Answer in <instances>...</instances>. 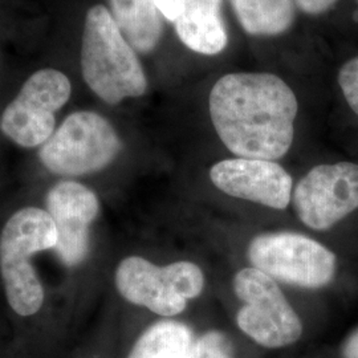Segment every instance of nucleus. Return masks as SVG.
I'll use <instances>...</instances> for the list:
<instances>
[{
  "label": "nucleus",
  "instance_id": "f03ea898",
  "mask_svg": "<svg viewBox=\"0 0 358 358\" xmlns=\"http://www.w3.org/2000/svg\"><path fill=\"white\" fill-rule=\"evenodd\" d=\"M81 71L90 90L109 105L141 97L148 90L137 53L101 4L92 7L85 17Z\"/></svg>",
  "mask_w": 358,
  "mask_h": 358
},
{
  "label": "nucleus",
  "instance_id": "39448f33",
  "mask_svg": "<svg viewBox=\"0 0 358 358\" xmlns=\"http://www.w3.org/2000/svg\"><path fill=\"white\" fill-rule=\"evenodd\" d=\"M121 149L122 142L106 118L80 110L68 115L40 146L38 158L53 174L81 177L109 166Z\"/></svg>",
  "mask_w": 358,
  "mask_h": 358
},
{
  "label": "nucleus",
  "instance_id": "7ed1b4c3",
  "mask_svg": "<svg viewBox=\"0 0 358 358\" xmlns=\"http://www.w3.org/2000/svg\"><path fill=\"white\" fill-rule=\"evenodd\" d=\"M57 230L47 210L24 207L7 220L0 234V275L13 312L28 317L44 304V288L31 259L55 250Z\"/></svg>",
  "mask_w": 358,
  "mask_h": 358
},
{
  "label": "nucleus",
  "instance_id": "0eeeda50",
  "mask_svg": "<svg viewBox=\"0 0 358 358\" xmlns=\"http://www.w3.org/2000/svg\"><path fill=\"white\" fill-rule=\"evenodd\" d=\"M252 267L272 279L317 289L332 282L337 257L320 242L297 232H268L255 236L247 250Z\"/></svg>",
  "mask_w": 358,
  "mask_h": 358
},
{
  "label": "nucleus",
  "instance_id": "9d476101",
  "mask_svg": "<svg viewBox=\"0 0 358 358\" xmlns=\"http://www.w3.org/2000/svg\"><path fill=\"white\" fill-rule=\"evenodd\" d=\"M45 202L57 230L56 254L66 267L80 266L90 254V226L100 214L96 192L75 180H63L48 192Z\"/></svg>",
  "mask_w": 358,
  "mask_h": 358
},
{
  "label": "nucleus",
  "instance_id": "6ab92c4d",
  "mask_svg": "<svg viewBox=\"0 0 358 358\" xmlns=\"http://www.w3.org/2000/svg\"><path fill=\"white\" fill-rule=\"evenodd\" d=\"M338 0H294V4L308 15H320L331 10Z\"/></svg>",
  "mask_w": 358,
  "mask_h": 358
},
{
  "label": "nucleus",
  "instance_id": "4468645a",
  "mask_svg": "<svg viewBox=\"0 0 358 358\" xmlns=\"http://www.w3.org/2000/svg\"><path fill=\"white\" fill-rule=\"evenodd\" d=\"M241 26L252 36H278L294 20V0H230Z\"/></svg>",
  "mask_w": 358,
  "mask_h": 358
},
{
  "label": "nucleus",
  "instance_id": "423d86ee",
  "mask_svg": "<svg viewBox=\"0 0 358 358\" xmlns=\"http://www.w3.org/2000/svg\"><path fill=\"white\" fill-rule=\"evenodd\" d=\"M234 291L243 303L236 324L256 344L280 349L300 340L303 322L275 279L255 267L241 269Z\"/></svg>",
  "mask_w": 358,
  "mask_h": 358
},
{
  "label": "nucleus",
  "instance_id": "dca6fc26",
  "mask_svg": "<svg viewBox=\"0 0 358 358\" xmlns=\"http://www.w3.org/2000/svg\"><path fill=\"white\" fill-rule=\"evenodd\" d=\"M185 358H235V352L224 333L208 331L194 338Z\"/></svg>",
  "mask_w": 358,
  "mask_h": 358
},
{
  "label": "nucleus",
  "instance_id": "6e6552de",
  "mask_svg": "<svg viewBox=\"0 0 358 358\" xmlns=\"http://www.w3.org/2000/svg\"><path fill=\"white\" fill-rule=\"evenodd\" d=\"M71 92V81L63 72H35L4 109L0 118L1 131L22 148L44 145L55 133V115L68 103Z\"/></svg>",
  "mask_w": 358,
  "mask_h": 358
},
{
  "label": "nucleus",
  "instance_id": "1a4fd4ad",
  "mask_svg": "<svg viewBox=\"0 0 358 358\" xmlns=\"http://www.w3.org/2000/svg\"><path fill=\"white\" fill-rule=\"evenodd\" d=\"M292 199L297 217L309 229H332L358 208L357 164L313 167L296 185Z\"/></svg>",
  "mask_w": 358,
  "mask_h": 358
},
{
  "label": "nucleus",
  "instance_id": "f8f14e48",
  "mask_svg": "<svg viewBox=\"0 0 358 358\" xmlns=\"http://www.w3.org/2000/svg\"><path fill=\"white\" fill-rule=\"evenodd\" d=\"M223 0H185L174 23L180 41L192 51L213 56L227 47V29L222 17Z\"/></svg>",
  "mask_w": 358,
  "mask_h": 358
},
{
  "label": "nucleus",
  "instance_id": "2eb2a0df",
  "mask_svg": "<svg viewBox=\"0 0 358 358\" xmlns=\"http://www.w3.org/2000/svg\"><path fill=\"white\" fill-rule=\"evenodd\" d=\"M192 341V331L185 322L158 321L142 333L128 358H185Z\"/></svg>",
  "mask_w": 358,
  "mask_h": 358
},
{
  "label": "nucleus",
  "instance_id": "f3484780",
  "mask_svg": "<svg viewBox=\"0 0 358 358\" xmlns=\"http://www.w3.org/2000/svg\"><path fill=\"white\" fill-rule=\"evenodd\" d=\"M338 84L344 93L346 103L358 115V57H355L341 66Z\"/></svg>",
  "mask_w": 358,
  "mask_h": 358
},
{
  "label": "nucleus",
  "instance_id": "ddd939ff",
  "mask_svg": "<svg viewBox=\"0 0 358 358\" xmlns=\"http://www.w3.org/2000/svg\"><path fill=\"white\" fill-rule=\"evenodd\" d=\"M109 13L131 48L150 53L164 34L161 13L153 0H108Z\"/></svg>",
  "mask_w": 358,
  "mask_h": 358
},
{
  "label": "nucleus",
  "instance_id": "f257e3e1",
  "mask_svg": "<svg viewBox=\"0 0 358 358\" xmlns=\"http://www.w3.org/2000/svg\"><path fill=\"white\" fill-rule=\"evenodd\" d=\"M210 117L217 137L242 158L275 161L289 152L299 103L272 73H230L214 84Z\"/></svg>",
  "mask_w": 358,
  "mask_h": 358
},
{
  "label": "nucleus",
  "instance_id": "a211bd4d",
  "mask_svg": "<svg viewBox=\"0 0 358 358\" xmlns=\"http://www.w3.org/2000/svg\"><path fill=\"white\" fill-rule=\"evenodd\" d=\"M157 10L169 20L176 23L185 7V0H153Z\"/></svg>",
  "mask_w": 358,
  "mask_h": 358
},
{
  "label": "nucleus",
  "instance_id": "20e7f679",
  "mask_svg": "<svg viewBox=\"0 0 358 358\" xmlns=\"http://www.w3.org/2000/svg\"><path fill=\"white\" fill-rule=\"evenodd\" d=\"M115 287L127 301L162 317L182 313L205 288L203 271L192 262L155 266L141 256L125 257L115 269Z\"/></svg>",
  "mask_w": 358,
  "mask_h": 358
},
{
  "label": "nucleus",
  "instance_id": "aec40b11",
  "mask_svg": "<svg viewBox=\"0 0 358 358\" xmlns=\"http://www.w3.org/2000/svg\"><path fill=\"white\" fill-rule=\"evenodd\" d=\"M340 355L341 358H358V328L346 337Z\"/></svg>",
  "mask_w": 358,
  "mask_h": 358
},
{
  "label": "nucleus",
  "instance_id": "9b49d317",
  "mask_svg": "<svg viewBox=\"0 0 358 358\" xmlns=\"http://www.w3.org/2000/svg\"><path fill=\"white\" fill-rule=\"evenodd\" d=\"M210 178L220 192L254 203L284 210L291 203L294 180L278 162L231 158L215 164Z\"/></svg>",
  "mask_w": 358,
  "mask_h": 358
}]
</instances>
